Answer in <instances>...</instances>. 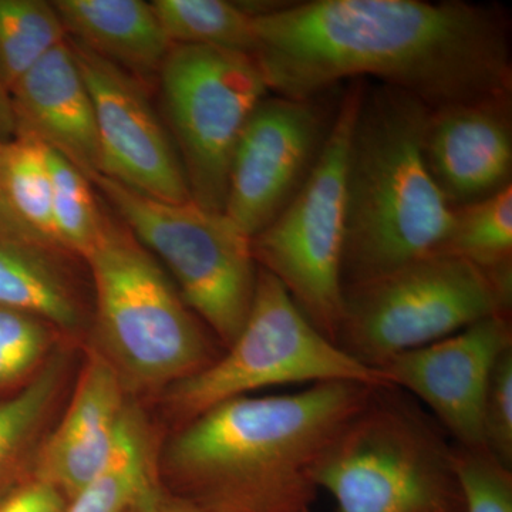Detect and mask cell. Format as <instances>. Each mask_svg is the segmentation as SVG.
I'll return each instance as SVG.
<instances>
[{
	"mask_svg": "<svg viewBox=\"0 0 512 512\" xmlns=\"http://www.w3.org/2000/svg\"><path fill=\"white\" fill-rule=\"evenodd\" d=\"M363 83L343 84L338 117L311 175L284 211L251 239L256 266L278 279L335 345L343 305L346 157Z\"/></svg>",
	"mask_w": 512,
	"mask_h": 512,
	"instance_id": "obj_9",
	"label": "cell"
},
{
	"mask_svg": "<svg viewBox=\"0 0 512 512\" xmlns=\"http://www.w3.org/2000/svg\"><path fill=\"white\" fill-rule=\"evenodd\" d=\"M92 97L100 174L154 200H191L170 131L151 106L146 87L116 64L69 39Z\"/></svg>",
	"mask_w": 512,
	"mask_h": 512,
	"instance_id": "obj_12",
	"label": "cell"
},
{
	"mask_svg": "<svg viewBox=\"0 0 512 512\" xmlns=\"http://www.w3.org/2000/svg\"><path fill=\"white\" fill-rule=\"evenodd\" d=\"M0 184L19 221L40 241L60 248L53 227V185L45 146L26 136L0 143Z\"/></svg>",
	"mask_w": 512,
	"mask_h": 512,
	"instance_id": "obj_23",
	"label": "cell"
},
{
	"mask_svg": "<svg viewBox=\"0 0 512 512\" xmlns=\"http://www.w3.org/2000/svg\"><path fill=\"white\" fill-rule=\"evenodd\" d=\"M55 330L37 316L0 305V399L36 375L55 349Z\"/></svg>",
	"mask_w": 512,
	"mask_h": 512,
	"instance_id": "obj_26",
	"label": "cell"
},
{
	"mask_svg": "<svg viewBox=\"0 0 512 512\" xmlns=\"http://www.w3.org/2000/svg\"><path fill=\"white\" fill-rule=\"evenodd\" d=\"M130 512H198L190 504L174 497L165 490L164 485L156 488L144 500L136 505Z\"/></svg>",
	"mask_w": 512,
	"mask_h": 512,
	"instance_id": "obj_30",
	"label": "cell"
},
{
	"mask_svg": "<svg viewBox=\"0 0 512 512\" xmlns=\"http://www.w3.org/2000/svg\"><path fill=\"white\" fill-rule=\"evenodd\" d=\"M64 254L45 242L0 235V305L37 316L69 335L79 332L83 306Z\"/></svg>",
	"mask_w": 512,
	"mask_h": 512,
	"instance_id": "obj_18",
	"label": "cell"
},
{
	"mask_svg": "<svg viewBox=\"0 0 512 512\" xmlns=\"http://www.w3.org/2000/svg\"><path fill=\"white\" fill-rule=\"evenodd\" d=\"M16 136L35 138L90 181L100 174L96 114L69 40L37 62L10 90Z\"/></svg>",
	"mask_w": 512,
	"mask_h": 512,
	"instance_id": "obj_16",
	"label": "cell"
},
{
	"mask_svg": "<svg viewBox=\"0 0 512 512\" xmlns=\"http://www.w3.org/2000/svg\"><path fill=\"white\" fill-rule=\"evenodd\" d=\"M421 151L451 210L512 187V94L430 110Z\"/></svg>",
	"mask_w": 512,
	"mask_h": 512,
	"instance_id": "obj_14",
	"label": "cell"
},
{
	"mask_svg": "<svg viewBox=\"0 0 512 512\" xmlns=\"http://www.w3.org/2000/svg\"><path fill=\"white\" fill-rule=\"evenodd\" d=\"M512 278L454 256L434 254L343 289L336 346L379 370L478 320L511 315Z\"/></svg>",
	"mask_w": 512,
	"mask_h": 512,
	"instance_id": "obj_6",
	"label": "cell"
},
{
	"mask_svg": "<svg viewBox=\"0 0 512 512\" xmlns=\"http://www.w3.org/2000/svg\"><path fill=\"white\" fill-rule=\"evenodd\" d=\"M342 86L308 99L269 93L242 131L225 215L249 238L268 227L308 180L338 117Z\"/></svg>",
	"mask_w": 512,
	"mask_h": 512,
	"instance_id": "obj_11",
	"label": "cell"
},
{
	"mask_svg": "<svg viewBox=\"0 0 512 512\" xmlns=\"http://www.w3.org/2000/svg\"><path fill=\"white\" fill-rule=\"evenodd\" d=\"M158 79L191 200L224 212L235 147L256 106L271 93L264 74L245 53L173 46Z\"/></svg>",
	"mask_w": 512,
	"mask_h": 512,
	"instance_id": "obj_10",
	"label": "cell"
},
{
	"mask_svg": "<svg viewBox=\"0 0 512 512\" xmlns=\"http://www.w3.org/2000/svg\"><path fill=\"white\" fill-rule=\"evenodd\" d=\"M464 512H512V470L485 447L454 444Z\"/></svg>",
	"mask_w": 512,
	"mask_h": 512,
	"instance_id": "obj_27",
	"label": "cell"
},
{
	"mask_svg": "<svg viewBox=\"0 0 512 512\" xmlns=\"http://www.w3.org/2000/svg\"><path fill=\"white\" fill-rule=\"evenodd\" d=\"M16 136L15 117L9 90L0 79V143L12 140Z\"/></svg>",
	"mask_w": 512,
	"mask_h": 512,
	"instance_id": "obj_32",
	"label": "cell"
},
{
	"mask_svg": "<svg viewBox=\"0 0 512 512\" xmlns=\"http://www.w3.org/2000/svg\"><path fill=\"white\" fill-rule=\"evenodd\" d=\"M437 254L450 255L483 271L512 278V187L487 200L451 210Z\"/></svg>",
	"mask_w": 512,
	"mask_h": 512,
	"instance_id": "obj_21",
	"label": "cell"
},
{
	"mask_svg": "<svg viewBox=\"0 0 512 512\" xmlns=\"http://www.w3.org/2000/svg\"><path fill=\"white\" fill-rule=\"evenodd\" d=\"M67 39L52 2L0 0V79L10 90Z\"/></svg>",
	"mask_w": 512,
	"mask_h": 512,
	"instance_id": "obj_24",
	"label": "cell"
},
{
	"mask_svg": "<svg viewBox=\"0 0 512 512\" xmlns=\"http://www.w3.org/2000/svg\"><path fill=\"white\" fill-rule=\"evenodd\" d=\"M72 400L49 431L33 464L32 477L72 500L109 460L126 412L128 394L107 360L90 349Z\"/></svg>",
	"mask_w": 512,
	"mask_h": 512,
	"instance_id": "obj_15",
	"label": "cell"
},
{
	"mask_svg": "<svg viewBox=\"0 0 512 512\" xmlns=\"http://www.w3.org/2000/svg\"><path fill=\"white\" fill-rule=\"evenodd\" d=\"M429 107L365 80L346 157L342 286L363 284L439 252L451 208L423 160Z\"/></svg>",
	"mask_w": 512,
	"mask_h": 512,
	"instance_id": "obj_3",
	"label": "cell"
},
{
	"mask_svg": "<svg viewBox=\"0 0 512 512\" xmlns=\"http://www.w3.org/2000/svg\"><path fill=\"white\" fill-rule=\"evenodd\" d=\"M92 184L134 238L163 261L185 303L227 349L254 302L258 266L251 238L225 212L192 201L154 200L104 175H96Z\"/></svg>",
	"mask_w": 512,
	"mask_h": 512,
	"instance_id": "obj_8",
	"label": "cell"
},
{
	"mask_svg": "<svg viewBox=\"0 0 512 512\" xmlns=\"http://www.w3.org/2000/svg\"><path fill=\"white\" fill-rule=\"evenodd\" d=\"M511 348V315L491 316L431 345L400 353L379 372L426 404L454 444L484 447L481 409L488 377L498 357Z\"/></svg>",
	"mask_w": 512,
	"mask_h": 512,
	"instance_id": "obj_13",
	"label": "cell"
},
{
	"mask_svg": "<svg viewBox=\"0 0 512 512\" xmlns=\"http://www.w3.org/2000/svg\"><path fill=\"white\" fill-rule=\"evenodd\" d=\"M45 148L52 175V214L57 245L67 254L86 261L100 241L107 217L94 198L92 181L59 153Z\"/></svg>",
	"mask_w": 512,
	"mask_h": 512,
	"instance_id": "obj_25",
	"label": "cell"
},
{
	"mask_svg": "<svg viewBox=\"0 0 512 512\" xmlns=\"http://www.w3.org/2000/svg\"><path fill=\"white\" fill-rule=\"evenodd\" d=\"M86 262L96 295L93 348L127 394L168 389L220 357V342L130 231L107 218Z\"/></svg>",
	"mask_w": 512,
	"mask_h": 512,
	"instance_id": "obj_4",
	"label": "cell"
},
{
	"mask_svg": "<svg viewBox=\"0 0 512 512\" xmlns=\"http://www.w3.org/2000/svg\"><path fill=\"white\" fill-rule=\"evenodd\" d=\"M69 39L148 83L156 79L171 45L151 3L144 0L52 2Z\"/></svg>",
	"mask_w": 512,
	"mask_h": 512,
	"instance_id": "obj_17",
	"label": "cell"
},
{
	"mask_svg": "<svg viewBox=\"0 0 512 512\" xmlns=\"http://www.w3.org/2000/svg\"><path fill=\"white\" fill-rule=\"evenodd\" d=\"M160 485L150 426L141 410L128 402L109 460L69 500L66 512H130Z\"/></svg>",
	"mask_w": 512,
	"mask_h": 512,
	"instance_id": "obj_20",
	"label": "cell"
},
{
	"mask_svg": "<svg viewBox=\"0 0 512 512\" xmlns=\"http://www.w3.org/2000/svg\"><path fill=\"white\" fill-rule=\"evenodd\" d=\"M390 383L326 339L285 286L258 268L254 302L238 338L211 365L164 390L178 427L218 404L289 383Z\"/></svg>",
	"mask_w": 512,
	"mask_h": 512,
	"instance_id": "obj_7",
	"label": "cell"
},
{
	"mask_svg": "<svg viewBox=\"0 0 512 512\" xmlns=\"http://www.w3.org/2000/svg\"><path fill=\"white\" fill-rule=\"evenodd\" d=\"M158 22L173 46H204L254 55V18L227 0H154Z\"/></svg>",
	"mask_w": 512,
	"mask_h": 512,
	"instance_id": "obj_22",
	"label": "cell"
},
{
	"mask_svg": "<svg viewBox=\"0 0 512 512\" xmlns=\"http://www.w3.org/2000/svg\"><path fill=\"white\" fill-rule=\"evenodd\" d=\"M67 504L56 487L30 476L0 498V512H66Z\"/></svg>",
	"mask_w": 512,
	"mask_h": 512,
	"instance_id": "obj_29",
	"label": "cell"
},
{
	"mask_svg": "<svg viewBox=\"0 0 512 512\" xmlns=\"http://www.w3.org/2000/svg\"><path fill=\"white\" fill-rule=\"evenodd\" d=\"M339 512H464L454 443L392 383L373 387L315 471Z\"/></svg>",
	"mask_w": 512,
	"mask_h": 512,
	"instance_id": "obj_5",
	"label": "cell"
},
{
	"mask_svg": "<svg viewBox=\"0 0 512 512\" xmlns=\"http://www.w3.org/2000/svg\"><path fill=\"white\" fill-rule=\"evenodd\" d=\"M298 512H311V508H305V510H301V511H298Z\"/></svg>",
	"mask_w": 512,
	"mask_h": 512,
	"instance_id": "obj_33",
	"label": "cell"
},
{
	"mask_svg": "<svg viewBox=\"0 0 512 512\" xmlns=\"http://www.w3.org/2000/svg\"><path fill=\"white\" fill-rule=\"evenodd\" d=\"M272 94L308 99L350 80L386 84L430 110L512 94L507 10L463 0H311L255 16Z\"/></svg>",
	"mask_w": 512,
	"mask_h": 512,
	"instance_id": "obj_1",
	"label": "cell"
},
{
	"mask_svg": "<svg viewBox=\"0 0 512 512\" xmlns=\"http://www.w3.org/2000/svg\"><path fill=\"white\" fill-rule=\"evenodd\" d=\"M481 429L484 447L512 470V348L498 357L488 377Z\"/></svg>",
	"mask_w": 512,
	"mask_h": 512,
	"instance_id": "obj_28",
	"label": "cell"
},
{
	"mask_svg": "<svg viewBox=\"0 0 512 512\" xmlns=\"http://www.w3.org/2000/svg\"><path fill=\"white\" fill-rule=\"evenodd\" d=\"M0 235L40 241L39 238H36L35 235L19 221V218L13 214V211L10 210L8 201H6L5 192H3L2 184H0Z\"/></svg>",
	"mask_w": 512,
	"mask_h": 512,
	"instance_id": "obj_31",
	"label": "cell"
},
{
	"mask_svg": "<svg viewBox=\"0 0 512 512\" xmlns=\"http://www.w3.org/2000/svg\"><path fill=\"white\" fill-rule=\"evenodd\" d=\"M373 387L320 382L298 393L218 404L167 440L158 460L160 481L198 512L311 508L320 458Z\"/></svg>",
	"mask_w": 512,
	"mask_h": 512,
	"instance_id": "obj_2",
	"label": "cell"
},
{
	"mask_svg": "<svg viewBox=\"0 0 512 512\" xmlns=\"http://www.w3.org/2000/svg\"><path fill=\"white\" fill-rule=\"evenodd\" d=\"M69 349L56 345L25 387L0 399V498L32 476L37 451L66 392Z\"/></svg>",
	"mask_w": 512,
	"mask_h": 512,
	"instance_id": "obj_19",
	"label": "cell"
}]
</instances>
